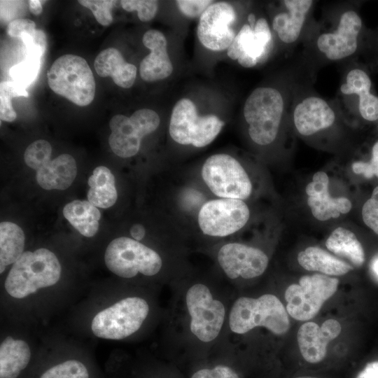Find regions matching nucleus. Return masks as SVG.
Here are the masks:
<instances>
[{
    "label": "nucleus",
    "instance_id": "obj_5",
    "mask_svg": "<svg viewBox=\"0 0 378 378\" xmlns=\"http://www.w3.org/2000/svg\"><path fill=\"white\" fill-rule=\"evenodd\" d=\"M104 260L108 269L122 278H132L138 273L153 276L161 270L160 255L139 241L126 237L112 240L108 245Z\"/></svg>",
    "mask_w": 378,
    "mask_h": 378
},
{
    "label": "nucleus",
    "instance_id": "obj_45",
    "mask_svg": "<svg viewBox=\"0 0 378 378\" xmlns=\"http://www.w3.org/2000/svg\"><path fill=\"white\" fill-rule=\"evenodd\" d=\"M45 1L39 0L29 1V8L31 13L35 15H40L43 11L42 3Z\"/></svg>",
    "mask_w": 378,
    "mask_h": 378
},
{
    "label": "nucleus",
    "instance_id": "obj_6",
    "mask_svg": "<svg viewBox=\"0 0 378 378\" xmlns=\"http://www.w3.org/2000/svg\"><path fill=\"white\" fill-rule=\"evenodd\" d=\"M223 125L224 122L214 115H198L194 103L184 98L172 110L169 132L172 139L179 144L202 148L216 139Z\"/></svg>",
    "mask_w": 378,
    "mask_h": 378
},
{
    "label": "nucleus",
    "instance_id": "obj_35",
    "mask_svg": "<svg viewBox=\"0 0 378 378\" xmlns=\"http://www.w3.org/2000/svg\"><path fill=\"white\" fill-rule=\"evenodd\" d=\"M26 48V56L42 58L47 48V37L43 31L36 29L32 33H23L20 37Z\"/></svg>",
    "mask_w": 378,
    "mask_h": 378
},
{
    "label": "nucleus",
    "instance_id": "obj_14",
    "mask_svg": "<svg viewBox=\"0 0 378 378\" xmlns=\"http://www.w3.org/2000/svg\"><path fill=\"white\" fill-rule=\"evenodd\" d=\"M272 46V34L265 18H260L254 29L244 24L227 48V55L244 67L251 68L265 59Z\"/></svg>",
    "mask_w": 378,
    "mask_h": 378
},
{
    "label": "nucleus",
    "instance_id": "obj_21",
    "mask_svg": "<svg viewBox=\"0 0 378 378\" xmlns=\"http://www.w3.org/2000/svg\"><path fill=\"white\" fill-rule=\"evenodd\" d=\"M77 174L75 159L64 153L49 160L36 170V178L43 189L63 190L68 188Z\"/></svg>",
    "mask_w": 378,
    "mask_h": 378
},
{
    "label": "nucleus",
    "instance_id": "obj_46",
    "mask_svg": "<svg viewBox=\"0 0 378 378\" xmlns=\"http://www.w3.org/2000/svg\"><path fill=\"white\" fill-rule=\"evenodd\" d=\"M248 20L250 23V27L251 29H254L255 26V17L253 14L251 13L248 16Z\"/></svg>",
    "mask_w": 378,
    "mask_h": 378
},
{
    "label": "nucleus",
    "instance_id": "obj_40",
    "mask_svg": "<svg viewBox=\"0 0 378 378\" xmlns=\"http://www.w3.org/2000/svg\"><path fill=\"white\" fill-rule=\"evenodd\" d=\"M176 5L181 12L189 18L201 16L205 10L211 4L210 0H178Z\"/></svg>",
    "mask_w": 378,
    "mask_h": 378
},
{
    "label": "nucleus",
    "instance_id": "obj_15",
    "mask_svg": "<svg viewBox=\"0 0 378 378\" xmlns=\"http://www.w3.org/2000/svg\"><path fill=\"white\" fill-rule=\"evenodd\" d=\"M218 263L232 279L239 276L252 279L260 276L267 267L269 259L260 249L241 243H228L218 253Z\"/></svg>",
    "mask_w": 378,
    "mask_h": 378
},
{
    "label": "nucleus",
    "instance_id": "obj_12",
    "mask_svg": "<svg viewBox=\"0 0 378 378\" xmlns=\"http://www.w3.org/2000/svg\"><path fill=\"white\" fill-rule=\"evenodd\" d=\"M186 299L191 317V332L202 342L214 340L224 321L225 310L223 303L214 300L208 287L202 284L192 286Z\"/></svg>",
    "mask_w": 378,
    "mask_h": 378
},
{
    "label": "nucleus",
    "instance_id": "obj_4",
    "mask_svg": "<svg viewBox=\"0 0 378 378\" xmlns=\"http://www.w3.org/2000/svg\"><path fill=\"white\" fill-rule=\"evenodd\" d=\"M284 110L280 92L272 88H258L247 98L244 115L248 134L257 144L265 146L276 137Z\"/></svg>",
    "mask_w": 378,
    "mask_h": 378
},
{
    "label": "nucleus",
    "instance_id": "obj_48",
    "mask_svg": "<svg viewBox=\"0 0 378 378\" xmlns=\"http://www.w3.org/2000/svg\"><path fill=\"white\" fill-rule=\"evenodd\" d=\"M296 378H318V377H310V376H303V377H299Z\"/></svg>",
    "mask_w": 378,
    "mask_h": 378
},
{
    "label": "nucleus",
    "instance_id": "obj_11",
    "mask_svg": "<svg viewBox=\"0 0 378 378\" xmlns=\"http://www.w3.org/2000/svg\"><path fill=\"white\" fill-rule=\"evenodd\" d=\"M249 218V208L243 200L218 198L202 205L197 214V224L204 234L223 237L241 230Z\"/></svg>",
    "mask_w": 378,
    "mask_h": 378
},
{
    "label": "nucleus",
    "instance_id": "obj_2",
    "mask_svg": "<svg viewBox=\"0 0 378 378\" xmlns=\"http://www.w3.org/2000/svg\"><path fill=\"white\" fill-rule=\"evenodd\" d=\"M229 324L231 330L237 334L263 326L279 335L288 330L290 321L286 309L278 298L265 294L258 298H238L231 309Z\"/></svg>",
    "mask_w": 378,
    "mask_h": 378
},
{
    "label": "nucleus",
    "instance_id": "obj_30",
    "mask_svg": "<svg viewBox=\"0 0 378 378\" xmlns=\"http://www.w3.org/2000/svg\"><path fill=\"white\" fill-rule=\"evenodd\" d=\"M24 234L22 228L12 222L0 224V272L14 263L24 253Z\"/></svg>",
    "mask_w": 378,
    "mask_h": 378
},
{
    "label": "nucleus",
    "instance_id": "obj_39",
    "mask_svg": "<svg viewBox=\"0 0 378 378\" xmlns=\"http://www.w3.org/2000/svg\"><path fill=\"white\" fill-rule=\"evenodd\" d=\"M352 169L354 173L363 174L367 178H370L374 175L378 178V141L372 147L370 162H356L352 164Z\"/></svg>",
    "mask_w": 378,
    "mask_h": 378
},
{
    "label": "nucleus",
    "instance_id": "obj_25",
    "mask_svg": "<svg viewBox=\"0 0 378 378\" xmlns=\"http://www.w3.org/2000/svg\"><path fill=\"white\" fill-rule=\"evenodd\" d=\"M30 358V349L26 342L6 337L0 346V378H17Z\"/></svg>",
    "mask_w": 378,
    "mask_h": 378
},
{
    "label": "nucleus",
    "instance_id": "obj_42",
    "mask_svg": "<svg viewBox=\"0 0 378 378\" xmlns=\"http://www.w3.org/2000/svg\"><path fill=\"white\" fill-rule=\"evenodd\" d=\"M191 378H239L237 374L225 365H217L212 369H202Z\"/></svg>",
    "mask_w": 378,
    "mask_h": 378
},
{
    "label": "nucleus",
    "instance_id": "obj_20",
    "mask_svg": "<svg viewBox=\"0 0 378 378\" xmlns=\"http://www.w3.org/2000/svg\"><path fill=\"white\" fill-rule=\"evenodd\" d=\"M293 119L298 131L302 135L309 136L330 127L335 115L324 100L312 97L304 99L296 106Z\"/></svg>",
    "mask_w": 378,
    "mask_h": 378
},
{
    "label": "nucleus",
    "instance_id": "obj_13",
    "mask_svg": "<svg viewBox=\"0 0 378 378\" xmlns=\"http://www.w3.org/2000/svg\"><path fill=\"white\" fill-rule=\"evenodd\" d=\"M235 18V11L230 4H211L200 18L197 34L201 43L211 50L228 48L236 36L230 27Z\"/></svg>",
    "mask_w": 378,
    "mask_h": 378
},
{
    "label": "nucleus",
    "instance_id": "obj_18",
    "mask_svg": "<svg viewBox=\"0 0 378 378\" xmlns=\"http://www.w3.org/2000/svg\"><path fill=\"white\" fill-rule=\"evenodd\" d=\"M340 323L330 318L318 326L314 322L301 325L297 334L298 343L304 359L310 363L321 362L326 356L327 345L341 332Z\"/></svg>",
    "mask_w": 378,
    "mask_h": 378
},
{
    "label": "nucleus",
    "instance_id": "obj_37",
    "mask_svg": "<svg viewBox=\"0 0 378 378\" xmlns=\"http://www.w3.org/2000/svg\"><path fill=\"white\" fill-rule=\"evenodd\" d=\"M120 4L126 11H137L138 18L142 22L152 20L158 8V2L153 0H122Z\"/></svg>",
    "mask_w": 378,
    "mask_h": 378
},
{
    "label": "nucleus",
    "instance_id": "obj_43",
    "mask_svg": "<svg viewBox=\"0 0 378 378\" xmlns=\"http://www.w3.org/2000/svg\"><path fill=\"white\" fill-rule=\"evenodd\" d=\"M356 378H378V360L368 363Z\"/></svg>",
    "mask_w": 378,
    "mask_h": 378
},
{
    "label": "nucleus",
    "instance_id": "obj_7",
    "mask_svg": "<svg viewBox=\"0 0 378 378\" xmlns=\"http://www.w3.org/2000/svg\"><path fill=\"white\" fill-rule=\"evenodd\" d=\"M203 181L219 198L246 200L251 194L252 183L242 165L230 155L209 157L201 169Z\"/></svg>",
    "mask_w": 378,
    "mask_h": 378
},
{
    "label": "nucleus",
    "instance_id": "obj_38",
    "mask_svg": "<svg viewBox=\"0 0 378 378\" xmlns=\"http://www.w3.org/2000/svg\"><path fill=\"white\" fill-rule=\"evenodd\" d=\"M362 217L365 224L378 234V186L374 188L371 197L363 204Z\"/></svg>",
    "mask_w": 378,
    "mask_h": 378
},
{
    "label": "nucleus",
    "instance_id": "obj_3",
    "mask_svg": "<svg viewBox=\"0 0 378 378\" xmlns=\"http://www.w3.org/2000/svg\"><path fill=\"white\" fill-rule=\"evenodd\" d=\"M48 84L57 94L79 106L89 105L95 95V80L86 60L66 54L58 57L47 72Z\"/></svg>",
    "mask_w": 378,
    "mask_h": 378
},
{
    "label": "nucleus",
    "instance_id": "obj_16",
    "mask_svg": "<svg viewBox=\"0 0 378 378\" xmlns=\"http://www.w3.org/2000/svg\"><path fill=\"white\" fill-rule=\"evenodd\" d=\"M361 26V19L356 12L344 13L335 32L323 34L318 37V49L332 60L352 55L357 48V37Z\"/></svg>",
    "mask_w": 378,
    "mask_h": 378
},
{
    "label": "nucleus",
    "instance_id": "obj_9",
    "mask_svg": "<svg viewBox=\"0 0 378 378\" xmlns=\"http://www.w3.org/2000/svg\"><path fill=\"white\" fill-rule=\"evenodd\" d=\"M337 278L321 274L302 276L298 284L290 285L285 292L286 311L298 321L314 317L323 303L336 292Z\"/></svg>",
    "mask_w": 378,
    "mask_h": 378
},
{
    "label": "nucleus",
    "instance_id": "obj_22",
    "mask_svg": "<svg viewBox=\"0 0 378 378\" xmlns=\"http://www.w3.org/2000/svg\"><path fill=\"white\" fill-rule=\"evenodd\" d=\"M94 67L101 77H111L119 87H132L136 77V67L127 62L120 52L114 48L101 51L96 57Z\"/></svg>",
    "mask_w": 378,
    "mask_h": 378
},
{
    "label": "nucleus",
    "instance_id": "obj_8",
    "mask_svg": "<svg viewBox=\"0 0 378 378\" xmlns=\"http://www.w3.org/2000/svg\"><path fill=\"white\" fill-rule=\"evenodd\" d=\"M148 312L149 306L143 298H124L95 315L92 332L103 339H124L140 328Z\"/></svg>",
    "mask_w": 378,
    "mask_h": 378
},
{
    "label": "nucleus",
    "instance_id": "obj_36",
    "mask_svg": "<svg viewBox=\"0 0 378 378\" xmlns=\"http://www.w3.org/2000/svg\"><path fill=\"white\" fill-rule=\"evenodd\" d=\"M79 4L90 9L96 20L103 26L111 24L113 20L111 9L115 1L110 0H80Z\"/></svg>",
    "mask_w": 378,
    "mask_h": 378
},
{
    "label": "nucleus",
    "instance_id": "obj_10",
    "mask_svg": "<svg viewBox=\"0 0 378 378\" xmlns=\"http://www.w3.org/2000/svg\"><path fill=\"white\" fill-rule=\"evenodd\" d=\"M160 122L158 113L148 108L136 110L130 117L115 115L109 122L111 149L122 158L135 155L139 150L142 138L156 130Z\"/></svg>",
    "mask_w": 378,
    "mask_h": 378
},
{
    "label": "nucleus",
    "instance_id": "obj_41",
    "mask_svg": "<svg viewBox=\"0 0 378 378\" xmlns=\"http://www.w3.org/2000/svg\"><path fill=\"white\" fill-rule=\"evenodd\" d=\"M36 29L34 21L27 18L15 19L10 22L6 28L7 34L13 38H20L23 33L31 34Z\"/></svg>",
    "mask_w": 378,
    "mask_h": 378
},
{
    "label": "nucleus",
    "instance_id": "obj_34",
    "mask_svg": "<svg viewBox=\"0 0 378 378\" xmlns=\"http://www.w3.org/2000/svg\"><path fill=\"white\" fill-rule=\"evenodd\" d=\"M40 378H89V374L81 362L69 360L48 369Z\"/></svg>",
    "mask_w": 378,
    "mask_h": 378
},
{
    "label": "nucleus",
    "instance_id": "obj_47",
    "mask_svg": "<svg viewBox=\"0 0 378 378\" xmlns=\"http://www.w3.org/2000/svg\"><path fill=\"white\" fill-rule=\"evenodd\" d=\"M372 269L375 276L378 278V258L372 262Z\"/></svg>",
    "mask_w": 378,
    "mask_h": 378
},
{
    "label": "nucleus",
    "instance_id": "obj_44",
    "mask_svg": "<svg viewBox=\"0 0 378 378\" xmlns=\"http://www.w3.org/2000/svg\"><path fill=\"white\" fill-rule=\"evenodd\" d=\"M146 234L145 228L140 224L134 225L130 229V234L136 241L141 240Z\"/></svg>",
    "mask_w": 378,
    "mask_h": 378
},
{
    "label": "nucleus",
    "instance_id": "obj_27",
    "mask_svg": "<svg viewBox=\"0 0 378 378\" xmlns=\"http://www.w3.org/2000/svg\"><path fill=\"white\" fill-rule=\"evenodd\" d=\"M88 201L94 206L107 209L116 202L118 193L115 177L105 166L96 167L88 179Z\"/></svg>",
    "mask_w": 378,
    "mask_h": 378
},
{
    "label": "nucleus",
    "instance_id": "obj_1",
    "mask_svg": "<svg viewBox=\"0 0 378 378\" xmlns=\"http://www.w3.org/2000/svg\"><path fill=\"white\" fill-rule=\"evenodd\" d=\"M61 275L57 256L44 248L25 251L13 263L5 281L6 292L15 298H24L40 288L55 285Z\"/></svg>",
    "mask_w": 378,
    "mask_h": 378
},
{
    "label": "nucleus",
    "instance_id": "obj_28",
    "mask_svg": "<svg viewBox=\"0 0 378 378\" xmlns=\"http://www.w3.org/2000/svg\"><path fill=\"white\" fill-rule=\"evenodd\" d=\"M63 215L82 235L93 237L98 231L101 213L89 201L74 200L63 209Z\"/></svg>",
    "mask_w": 378,
    "mask_h": 378
},
{
    "label": "nucleus",
    "instance_id": "obj_19",
    "mask_svg": "<svg viewBox=\"0 0 378 378\" xmlns=\"http://www.w3.org/2000/svg\"><path fill=\"white\" fill-rule=\"evenodd\" d=\"M144 45L150 50V53L141 62V78L153 82L167 78L172 73L173 66L167 50L164 35L156 29L147 31L143 36Z\"/></svg>",
    "mask_w": 378,
    "mask_h": 378
},
{
    "label": "nucleus",
    "instance_id": "obj_17",
    "mask_svg": "<svg viewBox=\"0 0 378 378\" xmlns=\"http://www.w3.org/2000/svg\"><path fill=\"white\" fill-rule=\"evenodd\" d=\"M329 178L324 172H316L312 181L305 188L307 204L313 216L318 220L326 221L346 214L352 207L351 201L344 197H332L329 195Z\"/></svg>",
    "mask_w": 378,
    "mask_h": 378
},
{
    "label": "nucleus",
    "instance_id": "obj_23",
    "mask_svg": "<svg viewBox=\"0 0 378 378\" xmlns=\"http://www.w3.org/2000/svg\"><path fill=\"white\" fill-rule=\"evenodd\" d=\"M313 1L311 0H285L284 4L288 13L277 14L272 27L279 38L285 43H292L300 36L306 14Z\"/></svg>",
    "mask_w": 378,
    "mask_h": 378
},
{
    "label": "nucleus",
    "instance_id": "obj_32",
    "mask_svg": "<svg viewBox=\"0 0 378 378\" xmlns=\"http://www.w3.org/2000/svg\"><path fill=\"white\" fill-rule=\"evenodd\" d=\"M41 66V58L26 56L24 60L9 69V76L13 82L27 88L36 79Z\"/></svg>",
    "mask_w": 378,
    "mask_h": 378
},
{
    "label": "nucleus",
    "instance_id": "obj_24",
    "mask_svg": "<svg viewBox=\"0 0 378 378\" xmlns=\"http://www.w3.org/2000/svg\"><path fill=\"white\" fill-rule=\"evenodd\" d=\"M371 80L368 74L360 69L349 71L346 82L340 87L343 94L359 96V111L362 117L369 121L378 119V97L371 93Z\"/></svg>",
    "mask_w": 378,
    "mask_h": 378
},
{
    "label": "nucleus",
    "instance_id": "obj_33",
    "mask_svg": "<svg viewBox=\"0 0 378 378\" xmlns=\"http://www.w3.org/2000/svg\"><path fill=\"white\" fill-rule=\"evenodd\" d=\"M51 153L50 144L46 140L38 139L27 146L24 153V160L28 167L38 170L50 160Z\"/></svg>",
    "mask_w": 378,
    "mask_h": 378
},
{
    "label": "nucleus",
    "instance_id": "obj_31",
    "mask_svg": "<svg viewBox=\"0 0 378 378\" xmlns=\"http://www.w3.org/2000/svg\"><path fill=\"white\" fill-rule=\"evenodd\" d=\"M29 94L24 87L13 81H3L0 84V118L6 122H13L17 117L11 99L26 97Z\"/></svg>",
    "mask_w": 378,
    "mask_h": 378
},
{
    "label": "nucleus",
    "instance_id": "obj_26",
    "mask_svg": "<svg viewBox=\"0 0 378 378\" xmlns=\"http://www.w3.org/2000/svg\"><path fill=\"white\" fill-rule=\"evenodd\" d=\"M301 267L308 271H316L325 275L341 276L351 271L349 264L317 246H309L298 255Z\"/></svg>",
    "mask_w": 378,
    "mask_h": 378
},
{
    "label": "nucleus",
    "instance_id": "obj_29",
    "mask_svg": "<svg viewBox=\"0 0 378 378\" xmlns=\"http://www.w3.org/2000/svg\"><path fill=\"white\" fill-rule=\"evenodd\" d=\"M327 248L335 255L346 258L359 267L365 262L363 248L355 234L342 227L335 229L326 241Z\"/></svg>",
    "mask_w": 378,
    "mask_h": 378
}]
</instances>
